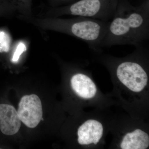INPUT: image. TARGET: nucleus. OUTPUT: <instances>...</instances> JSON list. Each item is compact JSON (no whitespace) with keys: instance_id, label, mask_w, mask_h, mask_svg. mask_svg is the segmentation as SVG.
Segmentation results:
<instances>
[{"instance_id":"39448f33","label":"nucleus","mask_w":149,"mask_h":149,"mask_svg":"<svg viewBox=\"0 0 149 149\" xmlns=\"http://www.w3.org/2000/svg\"><path fill=\"white\" fill-rule=\"evenodd\" d=\"M21 120L17 111L12 106L0 104V129L3 134L12 136L18 132Z\"/></svg>"},{"instance_id":"0eeeda50","label":"nucleus","mask_w":149,"mask_h":149,"mask_svg":"<svg viewBox=\"0 0 149 149\" xmlns=\"http://www.w3.org/2000/svg\"><path fill=\"white\" fill-rule=\"evenodd\" d=\"M70 82L73 91L83 98H93L97 93L95 85L86 74L82 73L74 74L72 76Z\"/></svg>"},{"instance_id":"7ed1b4c3","label":"nucleus","mask_w":149,"mask_h":149,"mask_svg":"<svg viewBox=\"0 0 149 149\" xmlns=\"http://www.w3.org/2000/svg\"><path fill=\"white\" fill-rule=\"evenodd\" d=\"M116 76L121 83L133 92H141L148 83L146 71L137 62H121L116 68Z\"/></svg>"},{"instance_id":"20e7f679","label":"nucleus","mask_w":149,"mask_h":149,"mask_svg":"<svg viewBox=\"0 0 149 149\" xmlns=\"http://www.w3.org/2000/svg\"><path fill=\"white\" fill-rule=\"evenodd\" d=\"M17 111L22 122L29 128H35L42 118L41 100L35 94L23 96L19 104Z\"/></svg>"},{"instance_id":"9d476101","label":"nucleus","mask_w":149,"mask_h":149,"mask_svg":"<svg viewBox=\"0 0 149 149\" xmlns=\"http://www.w3.org/2000/svg\"><path fill=\"white\" fill-rule=\"evenodd\" d=\"M27 50L26 46L23 43L20 42L17 46V47L14 54L13 57L12 58V61L13 62H17L18 61L20 55L25 52Z\"/></svg>"},{"instance_id":"f03ea898","label":"nucleus","mask_w":149,"mask_h":149,"mask_svg":"<svg viewBox=\"0 0 149 149\" xmlns=\"http://www.w3.org/2000/svg\"><path fill=\"white\" fill-rule=\"evenodd\" d=\"M119 0H78L58 10L60 14H69L102 21L111 20Z\"/></svg>"},{"instance_id":"ddd939ff","label":"nucleus","mask_w":149,"mask_h":149,"mask_svg":"<svg viewBox=\"0 0 149 149\" xmlns=\"http://www.w3.org/2000/svg\"><path fill=\"white\" fill-rule=\"evenodd\" d=\"M142 1H143V0H142Z\"/></svg>"},{"instance_id":"1a4fd4ad","label":"nucleus","mask_w":149,"mask_h":149,"mask_svg":"<svg viewBox=\"0 0 149 149\" xmlns=\"http://www.w3.org/2000/svg\"><path fill=\"white\" fill-rule=\"evenodd\" d=\"M10 37L7 34L0 31V52H7L10 47Z\"/></svg>"},{"instance_id":"9b49d317","label":"nucleus","mask_w":149,"mask_h":149,"mask_svg":"<svg viewBox=\"0 0 149 149\" xmlns=\"http://www.w3.org/2000/svg\"><path fill=\"white\" fill-rule=\"evenodd\" d=\"M78 0H52L53 2L56 5L70 4Z\"/></svg>"},{"instance_id":"423d86ee","label":"nucleus","mask_w":149,"mask_h":149,"mask_svg":"<svg viewBox=\"0 0 149 149\" xmlns=\"http://www.w3.org/2000/svg\"><path fill=\"white\" fill-rule=\"evenodd\" d=\"M103 127L100 123L95 120H87L80 126L77 131L78 142L80 145H97L101 139Z\"/></svg>"},{"instance_id":"6e6552de","label":"nucleus","mask_w":149,"mask_h":149,"mask_svg":"<svg viewBox=\"0 0 149 149\" xmlns=\"http://www.w3.org/2000/svg\"><path fill=\"white\" fill-rule=\"evenodd\" d=\"M149 146V137L148 134L140 129H136L124 136L120 148L122 149H146Z\"/></svg>"},{"instance_id":"f257e3e1","label":"nucleus","mask_w":149,"mask_h":149,"mask_svg":"<svg viewBox=\"0 0 149 149\" xmlns=\"http://www.w3.org/2000/svg\"><path fill=\"white\" fill-rule=\"evenodd\" d=\"M149 39V0L133 6L129 0H119L110 21L102 48L112 46L143 45Z\"/></svg>"},{"instance_id":"f8f14e48","label":"nucleus","mask_w":149,"mask_h":149,"mask_svg":"<svg viewBox=\"0 0 149 149\" xmlns=\"http://www.w3.org/2000/svg\"><path fill=\"white\" fill-rule=\"evenodd\" d=\"M10 1L14 3L19 6H28L30 1V0H10Z\"/></svg>"}]
</instances>
